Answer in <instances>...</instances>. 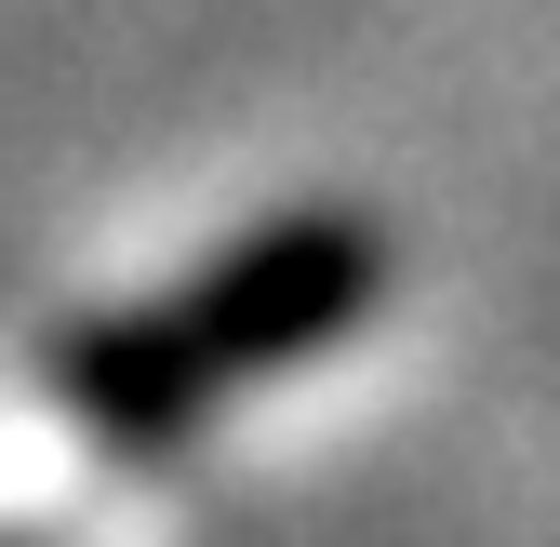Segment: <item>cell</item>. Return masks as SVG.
I'll use <instances>...</instances> for the list:
<instances>
[{
  "mask_svg": "<svg viewBox=\"0 0 560 547\" xmlns=\"http://www.w3.org/2000/svg\"><path fill=\"white\" fill-rule=\"evenodd\" d=\"M374 294H387V241L361 214H280V228L228 241L214 267H187L174 294L81 321L54 348V400L94 441L161 454V441H187L200 415H214V400L347 348V334L374 321Z\"/></svg>",
  "mask_w": 560,
  "mask_h": 547,
  "instance_id": "cell-1",
  "label": "cell"
}]
</instances>
